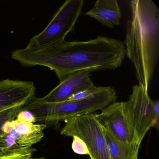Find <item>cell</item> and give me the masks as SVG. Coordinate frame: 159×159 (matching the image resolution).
I'll return each mask as SVG.
<instances>
[{
	"mask_svg": "<svg viewBox=\"0 0 159 159\" xmlns=\"http://www.w3.org/2000/svg\"><path fill=\"white\" fill-rule=\"evenodd\" d=\"M124 43L98 36L87 41H62L34 49H17L11 57L25 67L40 66L53 70L60 81L79 71L113 70L124 60Z\"/></svg>",
	"mask_w": 159,
	"mask_h": 159,
	"instance_id": "cell-1",
	"label": "cell"
},
{
	"mask_svg": "<svg viewBox=\"0 0 159 159\" xmlns=\"http://www.w3.org/2000/svg\"><path fill=\"white\" fill-rule=\"evenodd\" d=\"M125 55L133 63L139 84L148 91L159 54V10L152 0L130 1Z\"/></svg>",
	"mask_w": 159,
	"mask_h": 159,
	"instance_id": "cell-2",
	"label": "cell"
},
{
	"mask_svg": "<svg viewBox=\"0 0 159 159\" xmlns=\"http://www.w3.org/2000/svg\"><path fill=\"white\" fill-rule=\"evenodd\" d=\"M117 98V93L113 87L100 86L94 94L79 100L47 103L34 96L24 106L23 110L32 112L37 122L56 125L76 116L102 110L116 102Z\"/></svg>",
	"mask_w": 159,
	"mask_h": 159,
	"instance_id": "cell-3",
	"label": "cell"
},
{
	"mask_svg": "<svg viewBox=\"0 0 159 159\" xmlns=\"http://www.w3.org/2000/svg\"><path fill=\"white\" fill-rule=\"evenodd\" d=\"M83 0H66L54 14L49 25L30 40L25 48L34 49L65 40L74 30L81 13Z\"/></svg>",
	"mask_w": 159,
	"mask_h": 159,
	"instance_id": "cell-4",
	"label": "cell"
},
{
	"mask_svg": "<svg viewBox=\"0 0 159 159\" xmlns=\"http://www.w3.org/2000/svg\"><path fill=\"white\" fill-rule=\"evenodd\" d=\"M60 134L66 136H77L87 146L91 159H111L103 127L95 114L76 116L65 121Z\"/></svg>",
	"mask_w": 159,
	"mask_h": 159,
	"instance_id": "cell-5",
	"label": "cell"
},
{
	"mask_svg": "<svg viewBox=\"0 0 159 159\" xmlns=\"http://www.w3.org/2000/svg\"><path fill=\"white\" fill-rule=\"evenodd\" d=\"M123 107L138 142L141 144L150 129L159 124V117L153 110V101L143 85L136 84L133 86L129 99L123 102Z\"/></svg>",
	"mask_w": 159,
	"mask_h": 159,
	"instance_id": "cell-6",
	"label": "cell"
},
{
	"mask_svg": "<svg viewBox=\"0 0 159 159\" xmlns=\"http://www.w3.org/2000/svg\"><path fill=\"white\" fill-rule=\"evenodd\" d=\"M95 116L101 126L117 140L128 144H139L126 118L123 102L116 101L110 104Z\"/></svg>",
	"mask_w": 159,
	"mask_h": 159,
	"instance_id": "cell-7",
	"label": "cell"
},
{
	"mask_svg": "<svg viewBox=\"0 0 159 159\" xmlns=\"http://www.w3.org/2000/svg\"><path fill=\"white\" fill-rule=\"evenodd\" d=\"M32 81L6 79L0 80V112L25 106L35 96Z\"/></svg>",
	"mask_w": 159,
	"mask_h": 159,
	"instance_id": "cell-8",
	"label": "cell"
},
{
	"mask_svg": "<svg viewBox=\"0 0 159 159\" xmlns=\"http://www.w3.org/2000/svg\"><path fill=\"white\" fill-rule=\"evenodd\" d=\"M90 72L83 70L70 75L41 99L47 103L64 102L79 92L96 87L90 79Z\"/></svg>",
	"mask_w": 159,
	"mask_h": 159,
	"instance_id": "cell-9",
	"label": "cell"
},
{
	"mask_svg": "<svg viewBox=\"0 0 159 159\" xmlns=\"http://www.w3.org/2000/svg\"><path fill=\"white\" fill-rule=\"evenodd\" d=\"M94 18L109 28L120 24L121 11L117 0H98L92 10L84 14Z\"/></svg>",
	"mask_w": 159,
	"mask_h": 159,
	"instance_id": "cell-10",
	"label": "cell"
},
{
	"mask_svg": "<svg viewBox=\"0 0 159 159\" xmlns=\"http://www.w3.org/2000/svg\"><path fill=\"white\" fill-rule=\"evenodd\" d=\"M103 130L111 159H138L140 145L121 142L104 128Z\"/></svg>",
	"mask_w": 159,
	"mask_h": 159,
	"instance_id": "cell-11",
	"label": "cell"
},
{
	"mask_svg": "<svg viewBox=\"0 0 159 159\" xmlns=\"http://www.w3.org/2000/svg\"><path fill=\"white\" fill-rule=\"evenodd\" d=\"M8 122L3 125L2 130L4 134H10L13 136L17 144L20 147H30L40 142L44 136V134L43 132L32 134H21L11 127Z\"/></svg>",
	"mask_w": 159,
	"mask_h": 159,
	"instance_id": "cell-12",
	"label": "cell"
},
{
	"mask_svg": "<svg viewBox=\"0 0 159 159\" xmlns=\"http://www.w3.org/2000/svg\"><path fill=\"white\" fill-rule=\"evenodd\" d=\"M8 123L11 127L23 134L41 133L46 127L45 124H35L27 122L19 121L17 120L10 121Z\"/></svg>",
	"mask_w": 159,
	"mask_h": 159,
	"instance_id": "cell-13",
	"label": "cell"
},
{
	"mask_svg": "<svg viewBox=\"0 0 159 159\" xmlns=\"http://www.w3.org/2000/svg\"><path fill=\"white\" fill-rule=\"evenodd\" d=\"M37 150L30 147H23L17 150L0 156V159H45L44 157L33 158Z\"/></svg>",
	"mask_w": 159,
	"mask_h": 159,
	"instance_id": "cell-14",
	"label": "cell"
},
{
	"mask_svg": "<svg viewBox=\"0 0 159 159\" xmlns=\"http://www.w3.org/2000/svg\"><path fill=\"white\" fill-rule=\"evenodd\" d=\"M24 106L13 108L0 112V136L4 134L2 130L3 125L7 121L14 120L18 113L23 109Z\"/></svg>",
	"mask_w": 159,
	"mask_h": 159,
	"instance_id": "cell-15",
	"label": "cell"
},
{
	"mask_svg": "<svg viewBox=\"0 0 159 159\" xmlns=\"http://www.w3.org/2000/svg\"><path fill=\"white\" fill-rule=\"evenodd\" d=\"M72 149L75 153L80 155H89L87 146L82 139L77 136L72 137Z\"/></svg>",
	"mask_w": 159,
	"mask_h": 159,
	"instance_id": "cell-16",
	"label": "cell"
},
{
	"mask_svg": "<svg viewBox=\"0 0 159 159\" xmlns=\"http://www.w3.org/2000/svg\"><path fill=\"white\" fill-rule=\"evenodd\" d=\"M100 87V86H98V87L96 86L94 88H90V89L79 92L71 96L68 100H79V99H83V98L89 97L96 93L99 90Z\"/></svg>",
	"mask_w": 159,
	"mask_h": 159,
	"instance_id": "cell-17",
	"label": "cell"
},
{
	"mask_svg": "<svg viewBox=\"0 0 159 159\" xmlns=\"http://www.w3.org/2000/svg\"><path fill=\"white\" fill-rule=\"evenodd\" d=\"M17 120L20 122L34 123L37 122L35 116L32 112L26 110H22L16 116Z\"/></svg>",
	"mask_w": 159,
	"mask_h": 159,
	"instance_id": "cell-18",
	"label": "cell"
},
{
	"mask_svg": "<svg viewBox=\"0 0 159 159\" xmlns=\"http://www.w3.org/2000/svg\"><path fill=\"white\" fill-rule=\"evenodd\" d=\"M16 150H17L11 149L10 148L7 147L5 145V143L3 142V140L0 139V156Z\"/></svg>",
	"mask_w": 159,
	"mask_h": 159,
	"instance_id": "cell-19",
	"label": "cell"
}]
</instances>
